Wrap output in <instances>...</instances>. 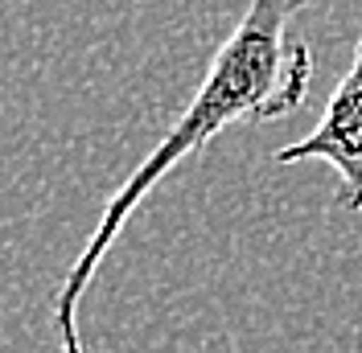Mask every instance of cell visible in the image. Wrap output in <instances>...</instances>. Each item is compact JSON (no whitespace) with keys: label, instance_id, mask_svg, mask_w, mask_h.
<instances>
[{"label":"cell","instance_id":"2","mask_svg":"<svg viewBox=\"0 0 362 353\" xmlns=\"http://www.w3.org/2000/svg\"><path fill=\"white\" fill-rule=\"evenodd\" d=\"M305 160H321L338 169V205L350 214H362V33L354 42V62L338 90L329 95L317 128L276 152V164H305Z\"/></svg>","mask_w":362,"mask_h":353},{"label":"cell","instance_id":"1","mask_svg":"<svg viewBox=\"0 0 362 353\" xmlns=\"http://www.w3.org/2000/svg\"><path fill=\"white\" fill-rule=\"evenodd\" d=\"M313 4L317 0H251L247 4L243 21L235 25V33L210 58L202 87L194 90V99L185 103L177 124L160 136L157 148L112 193V201L103 205V214L95 222V234L66 271L58 300H54V329L62 337V353H83L78 300L95 280L99 263L107 259L112 243L119 239L124 222L132 218V210L148 198V189L160 176L177 169V160H185L189 152H202L223 128L272 124V119L293 115L305 103L309 83H313V49L288 37V21Z\"/></svg>","mask_w":362,"mask_h":353}]
</instances>
